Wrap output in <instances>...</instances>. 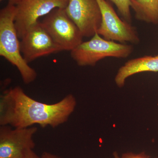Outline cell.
Listing matches in <instances>:
<instances>
[{"instance_id":"cell-13","label":"cell","mask_w":158,"mask_h":158,"mask_svg":"<svg viewBox=\"0 0 158 158\" xmlns=\"http://www.w3.org/2000/svg\"><path fill=\"white\" fill-rule=\"evenodd\" d=\"M149 156L148 155L144 152H142L139 154H135L132 152L126 153L123 154L120 158H149Z\"/></svg>"},{"instance_id":"cell-2","label":"cell","mask_w":158,"mask_h":158,"mask_svg":"<svg viewBox=\"0 0 158 158\" xmlns=\"http://www.w3.org/2000/svg\"><path fill=\"white\" fill-rule=\"evenodd\" d=\"M15 5L8 3L0 11V56L17 68L23 81L29 84L35 81L37 73L23 57L15 25Z\"/></svg>"},{"instance_id":"cell-12","label":"cell","mask_w":158,"mask_h":158,"mask_svg":"<svg viewBox=\"0 0 158 158\" xmlns=\"http://www.w3.org/2000/svg\"><path fill=\"white\" fill-rule=\"evenodd\" d=\"M113 3L124 21L131 23L130 0H109Z\"/></svg>"},{"instance_id":"cell-11","label":"cell","mask_w":158,"mask_h":158,"mask_svg":"<svg viewBox=\"0 0 158 158\" xmlns=\"http://www.w3.org/2000/svg\"><path fill=\"white\" fill-rule=\"evenodd\" d=\"M136 19L158 24V0H130Z\"/></svg>"},{"instance_id":"cell-18","label":"cell","mask_w":158,"mask_h":158,"mask_svg":"<svg viewBox=\"0 0 158 158\" xmlns=\"http://www.w3.org/2000/svg\"></svg>"},{"instance_id":"cell-16","label":"cell","mask_w":158,"mask_h":158,"mask_svg":"<svg viewBox=\"0 0 158 158\" xmlns=\"http://www.w3.org/2000/svg\"><path fill=\"white\" fill-rule=\"evenodd\" d=\"M0 1H2V0H0ZM22 0H9V3H11V4H13V5L16 6Z\"/></svg>"},{"instance_id":"cell-7","label":"cell","mask_w":158,"mask_h":158,"mask_svg":"<svg viewBox=\"0 0 158 158\" xmlns=\"http://www.w3.org/2000/svg\"><path fill=\"white\" fill-rule=\"evenodd\" d=\"M37 128H14L10 126L0 127V158H24L35 143L33 136Z\"/></svg>"},{"instance_id":"cell-17","label":"cell","mask_w":158,"mask_h":158,"mask_svg":"<svg viewBox=\"0 0 158 158\" xmlns=\"http://www.w3.org/2000/svg\"><path fill=\"white\" fill-rule=\"evenodd\" d=\"M113 157H114V158H120L118 156V154L116 152L113 153Z\"/></svg>"},{"instance_id":"cell-3","label":"cell","mask_w":158,"mask_h":158,"mask_svg":"<svg viewBox=\"0 0 158 158\" xmlns=\"http://www.w3.org/2000/svg\"><path fill=\"white\" fill-rule=\"evenodd\" d=\"M134 50L132 46L104 39L97 33L88 41L82 42L73 50L71 56L79 66H94L106 57L126 58Z\"/></svg>"},{"instance_id":"cell-15","label":"cell","mask_w":158,"mask_h":158,"mask_svg":"<svg viewBox=\"0 0 158 158\" xmlns=\"http://www.w3.org/2000/svg\"><path fill=\"white\" fill-rule=\"evenodd\" d=\"M42 158H61L58 156L51 154L50 153L44 152L43 153L42 155Z\"/></svg>"},{"instance_id":"cell-9","label":"cell","mask_w":158,"mask_h":158,"mask_svg":"<svg viewBox=\"0 0 158 158\" xmlns=\"http://www.w3.org/2000/svg\"><path fill=\"white\" fill-rule=\"evenodd\" d=\"M21 40L22 54L28 63L40 57L62 51L40 21L26 31Z\"/></svg>"},{"instance_id":"cell-6","label":"cell","mask_w":158,"mask_h":158,"mask_svg":"<svg viewBox=\"0 0 158 158\" xmlns=\"http://www.w3.org/2000/svg\"><path fill=\"white\" fill-rule=\"evenodd\" d=\"M68 0H22L16 6L15 25L19 39L26 31L54 9H65Z\"/></svg>"},{"instance_id":"cell-1","label":"cell","mask_w":158,"mask_h":158,"mask_svg":"<svg viewBox=\"0 0 158 158\" xmlns=\"http://www.w3.org/2000/svg\"><path fill=\"white\" fill-rule=\"evenodd\" d=\"M76 99L68 94L56 103L47 104L27 95L19 86L6 90L0 96V125L27 128L35 124L55 128L68 120Z\"/></svg>"},{"instance_id":"cell-5","label":"cell","mask_w":158,"mask_h":158,"mask_svg":"<svg viewBox=\"0 0 158 158\" xmlns=\"http://www.w3.org/2000/svg\"><path fill=\"white\" fill-rule=\"evenodd\" d=\"M102 12V23L97 33L107 40L122 43L140 42L135 27L119 18L113 6L107 0H97Z\"/></svg>"},{"instance_id":"cell-4","label":"cell","mask_w":158,"mask_h":158,"mask_svg":"<svg viewBox=\"0 0 158 158\" xmlns=\"http://www.w3.org/2000/svg\"><path fill=\"white\" fill-rule=\"evenodd\" d=\"M42 25L55 43L63 51L73 50L83 42V36L65 9L57 8L46 15Z\"/></svg>"},{"instance_id":"cell-14","label":"cell","mask_w":158,"mask_h":158,"mask_svg":"<svg viewBox=\"0 0 158 158\" xmlns=\"http://www.w3.org/2000/svg\"><path fill=\"white\" fill-rule=\"evenodd\" d=\"M24 158H40L33 151V150H30L26 154Z\"/></svg>"},{"instance_id":"cell-8","label":"cell","mask_w":158,"mask_h":158,"mask_svg":"<svg viewBox=\"0 0 158 158\" xmlns=\"http://www.w3.org/2000/svg\"><path fill=\"white\" fill-rule=\"evenodd\" d=\"M65 10L83 37H92L96 34L102 19L97 0H68Z\"/></svg>"},{"instance_id":"cell-10","label":"cell","mask_w":158,"mask_h":158,"mask_svg":"<svg viewBox=\"0 0 158 158\" xmlns=\"http://www.w3.org/2000/svg\"><path fill=\"white\" fill-rule=\"evenodd\" d=\"M144 72H158V55L146 56L128 60L118 69L115 81L118 87L121 88L129 77Z\"/></svg>"}]
</instances>
